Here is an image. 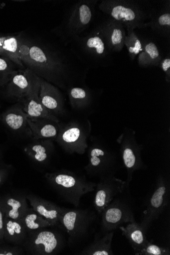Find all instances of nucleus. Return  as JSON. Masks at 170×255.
Returning <instances> with one entry per match:
<instances>
[{
  "mask_svg": "<svg viewBox=\"0 0 170 255\" xmlns=\"http://www.w3.org/2000/svg\"><path fill=\"white\" fill-rule=\"evenodd\" d=\"M19 55L23 65L37 76L59 87L64 86L67 68L58 53L30 42V45L20 46Z\"/></svg>",
  "mask_w": 170,
  "mask_h": 255,
  "instance_id": "1",
  "label": "nucleus"
},
{
  "mask_svg": "<svg viewBox=\"0 0 170 255\" xmlns=\"http://www.w3.org/2000/svg\"><path fill=\"white\" fill-rule=\"evenodd\" d=\"M45 178L66 202L76 207H79L83 196L95 191L96 185L85 176L66 170L47 173Z\"/></svg>",
  "mask_w": 170,
  "mask_h": 255,
  "instance_id": "2",
  "label": "nucleus"
},
{
  "mask_svg": "<svg viewBox=\"0 0 170 255\" xmlns=\"http://www.w3.org/2000/svg\"><path fill=\"white\" fill-rule=\"evenodd\" d=\"M99 9L121 23L126 30L145 28L148 14L136 3L125 0H103Z\"/></svg>",
  "mask_w": 170,
  "mask_h": 255,
  "instance_id": "3",
  "label": "nucleus"
},
{
  "mask_svg": "<svg viewBox=\"0 0 170 255\" xmlns=\"http://www.w3.org/2000/svg\"><path fill=\"white\" fill-rule=\"evenodd\" d=\"M72 40L87 63L93 66L106 67L113 62V53L98 28L85 37L77 36Z\"/></svg>",
  "mask_w": 170,
  "mask_h": 255,
  "instance_id": "4",
  "label": "nucleus"
},
{
  "mask_svg": "<svg viewBox=\"0 0 170 255\" xmlns=\"http://www.w3.org/2000/svg\"><path fill=\"white\" fill-rule=\"evenodd\" d=\"M98 2L97 0H84L74 5L64 22L62 29V34L64 37L74 39L79 36L90 26Z\"/></svg>",
  "mask_w": 170,
  "mask_h": 255,
  "instance_id": "5",
  "label": "nucleus"
},
{
  "mask_svg": "<svg viewBox=\"0 0 170 255\" xmlns=\"http://www.w3.org/2000/svg\"><path fill=\"white\" fill-rule=\"evenodd\" d=\"M121 194L114 198L101 214V229L105 234L125 223L136 221L131 202Z\"/></svg>",
  "mask_w": 170,
  "mask_h": 255,
  "instance_id": "6",
  "label": "nucleus"
},
{
  "mask_svg": "<svg viewBox=\"0 0 170 255\" xmlns=\"http://www.w3.org/2000/svg\"><path fill=\"white\" fill-rule=\"evenodd\" d=\"M88 148L89 162L85 169L88 175L101 178L114 174L117 157L114 152L100 142H94Z\"/></svg>",
  "mask_w": 170,
  "mask_h": 255,
  "instance_id": "7",
  "label": "nucleus"
},
{
  "mask_svg": "<svg viewBox=\"0 0 170 255\" xmlns=\"http://www.w3.org/2000/svg\"><path fill=\"white\" fill-rule=\"evenodd\" d=\"M170 191L169 180L167 177L160 176L155 190L149 200L147 209L143 213L140 224L146 234H147L153 222L159 218L168 206Z\"/></svg>",
  "mask_w": 170,
  "mask_h": 255,
  "instance_id": "8",
  "label": "nucleus"
},
{
  "mask_svg": "<svg viewBox=\"0 0 170 255\" xmlns=\"http://www.w3.org/2000/svg\"><path fill=\"white\" fill-rule=\"evenodd\" d=\"M96 217L94 212L88 210L64 208L60 224L66 230L70 242L74 243L86 236Z\"/></svg>",
  "mask_w": 170,
  "mask_h": 255,
  "instance_id": "9",
  "label": "nucleus"
},
{
  "mask_svg": "<svg viewBox=\"0 0 170 255\" xmlns=\"http://www.w3.org/2000/svg\"><path fill=\"white\" fill-rule=\"evenodd\" d=\"M117 141L120 145L121 157L127 169L128 177L126 181L129 188L133 173L145 167L141 157L142 146L137 142L134 132H125L118 137Z\"/></svg>",
  "mask_w": 170,
  "mask_h": 255,
  "instance_id": "10",
  "label": "nucleus"
},
{
  "mask_svg": "<svg viewBox=\"0 0 170 255\" xmlns=\"http://www.w3.org/2000/svg\"><path fill=\"white\" fill-rule=\"evenodd\" d=\"M88 133L80 124L71 123L60 128L55 139L59 145L67 152L84 154L88 148Z\"/></svg>",
  "mask_w": 170,
  "mask_h": 255,
  "instance_id": "11",
  "label": "nucleus"
},
{
  "mask_svg": "<svg viewBox=\"0 0 170 255\" xmlns=\"http://www.w3.org/2000/svg\"><path fill=\"white\" fill-rule=\"evenodd\" d=\"M128 188L126 181L117 178L114 174L101 177L95 189L94 206L97 212L101 214L114 198L124 193Z\"/></svg>",
  "mask_w": 170,
  "mask_h": 255,
  "instance_id": "12",
  "label": "nucleus"
},
{
  "mask_svg": "<svg viewBox=\"0 0 170 255\" xmlns=\"http://www.w3.org/2000/svg\"><path fill=\"white\" fill-rule=\"evenodd\" d=\"M27 245L30 254L53 255L61 249L63 241L61 237L54 232L41 229L30 232Z\"/></svg>",
  "mask_w": 170,
  "mask_h": 255,
  "instance_id": "13",
  "label": "nucleus"
},
{
  "mask_svg": "<svg viewBox=\"0 0 170 255\" xmlns=\"http://www.w3.org/2000/svg\"><path fill=\"white\" fill-rule=\"evenodd\" d=\"M40 77L33 73L32 84L27 95L17 103H19L29 117L34 119H46L59 123V119L48 112L39 99Z\"/></svg>",
  "mask_w": 170,
  "mask_h": 255,
  "instance_id": "14",
  "label": "nucleus"
},
{
  "mask_svg": "<svg viewBox=\"0 0 170 255\" xmlns=\"http://www.w3.org/2000/svg\"><path fill=\"white\" fill-rule=\"evenodd\" d=\"M39 99L43 107L55 117L65 113L64 100L61 92L52 84L41 78Z\"/></svg>",
  "mask_w": 170,
  "mask_h": 255,
  "instance_id": "15",
  "label": "nucleus"
},
{
  "mask_svg": "<svg viewBox=\"0 0 170 255\" xmlns=\"http://www.w3.org/2000/svg\"><path fill=\"white\" fill-rule=\"evenodd\" d=\"M97 28L102 33L112 53L120 52L123 50L127 32L121 23L110 17Z\"/></svg>",
  "mask_w": 170,
  "mask_h": 255,
  "instance_id": "16",
  "label": "nucleus"
},
{
  "mask_svg": "<svg viewBox=\"0 0 170 255\" xmlns=\"http://www.w3.org/2000/svg\"><path fill=\"white\" fill-rule=\"evenodd\" d=\"M29 117L21 105L17 103L3 112L0 116V120L12 131L31 137L28 123Z\"/></svg>",
  "mask_w": 170,
  "mask_h": 255,
  "instance_id": "17",
  "label": "nucleus"
},
{
  "mask_svg": "<svg viewBox=\"0 0 170 255\" xmlns=\"http://www.w3.org/2000/svg\"><path fill=\"white\" fill-rule=\"evenodd\" d=\"M32 74L28 68L17 70L5 87L6 96L17 102L25 97L31 86Z\"/></svg>",
  "mask_w": 170,
  "mask_h": 255,
  "instance_id": "18",
  "label": "nucleus"
},
{
  "mask_svg": "<svg viewBox=\"0 0 170 255\" xmlns=\"http://www.w3.org/2000/svg\"><path fill=\"white\" fill-rule=\"evenodd\" d=\"M32 209L51 225L55 226L60 224L64 208L33 194L26 196Z\"/></svg>",
  "mask_w": 170,
  "mask_h": 255,
  "instance_id": "19",
  "label": "nucleus"
},
{
  "mask_svg": "<svg viewBox=\"0 0 170 255\" xmlns=\"http://www.w3.org/2000/svg\"><path fill=\"white\" fill-rule=\"evenodd\" d=\"M28 123L33 140L47 138L55 140L60 128L59 123L46 119L29 117Z\"/></svg>",
  "mask_w": 170,
  "mask_h": 255,
  "instance_id": "20",
  "label": "nucleus"
},
{
  "mask_svg": "<svg viewBox=\"0 0 170 255\" xmlns=\"http://www.w3.org/2000/svg\"><path fill=\"white\" fill-rule=\"evenodd\" d=\"M53 140L50 138L33 140L25 147V152L35 163L44 164L53 153L54 145Z\"/></svg>",
  "mask_w": 170,
  "mask_h": 255,
  "instance_id": "21",
  "label": "nucleus"
},
{
  "mask_svg": "<svg viewBox=\"0 0 170 255\" xmlns=\"http://www.w3.org/2000/svg\"><path fill=\"white\" fill-rule=\"evenodd\" d=\"M30 209L26 196L8 198L0 205L4 217L20 222Z\"/></svg>",
  "mask_w": 170,
  "mask_h": 255,
  "instance_id": "22",
  "label": "nucleus"
},
{
  "mask_svg": "<svg viewBox=\"0 0 170 255\" xmlns=\"http://www.w3.org/2000/svg\"><path fill=\"white\" fill-rule=\"evenodd\" d=\"M20 35L0 36V56L10 60L21 69H24L18 53Z\"/></svg>",
  "mask_w": 170,
  "mask_h": 255,
  "instance_id": "23",
  "label": "nucleus"
},
{
  "mask_svg": "<svg viewBox=\"0 0 170 255\" xmlns=\"http://www.w3.org/2000/svg\"><path fill=\"white\" fill-rule=\"evenodd\" d=\"M119 228L136 253L140 251L148 241L146 237L147 234L136 221L128 223L126 227L120 226Z\"/></svg>",
  "mask_w": 170,
  "mask_h": 255,
  "instance_id": "24",
  "label": "nucleus"
},
{
  "mask_svg": "<svg viewBox=\"0 0 170 255\" xmlns=\"http://www.w3.org/2000/svg\"><path fill=\"white\" fill-rule=\"evenodd\" d=\"M151 20L145 27H150L153 31L166 38L170 36V6H166L159 12L151 15Z\"/></svg>",
  "mask_w": 170,
  "mask_h": 255,
  "instance_id": "25",
  "label": "nucleus"
},
{
  "mask_svg": "<svg viewBox=\"0 0 170 255\" xmlns=\"http://www.w3.org/2000/svg\"><path fill=\"white\" fill-rule=\"evenodd\" d=\"M143 51L138 55V62L142 68L158 67L162 60L158 46L153 41L144 43Z\"/></svg>",
  "mask_w": 170,
  "mask_h": 255,
  "instance_id": "26",
  "label": "nucleus"
},
{
  "mask_svg": "<svg viewBox=\"0 0 170 255\" xmlns=\"http://www.w3.org/2000/svg\"><path fill=\"white\" fill-rule=\"evenodd\" d=\"M114 231L106 233L102 238H96L95 241L86 248L81 255H113L112 249V240Z\"/></svg>",
  "mask_w": 170,
  "mask_h": 255,
  "instance_id": "27",
  "label": "nucleus"
},
{
  "mask_svg": "<svg viewBox=\"0 0 170 255\" xmlns=\"http://www.w3.org/2000/svg\"><path fill=\"white\" fill-rule=\"evenodd\" d=\"M28 233L21 222L4 217V237L8 241L20 244L25 242Z\"/></svg>",
  "mask_w": 170,
  "mask_h": 255,
  "instance_id": "28",
  "label": "nucleus"
},
{
  "mask_svg": "<svg viewBox=\"0 0 170 255\" xmlns=\"http://www.w3.org/2000/svg\"><path fill=\"white\" fill-rule=\"evenodd\" d=\"M68 95L72 108L76 110L86 108L91 102L90 92L83 88H71L68 90Z\"/></svg>",
  "mask_w": 170,
  "mask_h": 255,
  "instance_id": "29",
  "label": "nucleus"
},
{
  "mask_svg": "<svg viewBox=\"0 0 170 255\" xmlns=\"http://www.w3.org/2000/svg\"><path fill=\"white\" fill-rule=\"evenodd\" d=\"M25 227L28 233L38 230L47 227L52 226L38 214L34 211L32 208L23 216L20 221Z\"/></svg>",
  "mask_w": 170,
  "mask_h": 255,
  "instance_id": "30",
  "label": "nucleus"
},
{
  "mask_svg": "<svg viewBox=\"0 0 170 255\" xmlns=\"http://www.w3.org/2000/svg\"><path fill=\"white\" fill-rule=\"evenodd\" d=\"M127 36L125 41V46L128 51L131 60H134L143 51V44L135 30H127Z\"/></svg>",
  "mask_w": 170,
  "mask_h": 255,
  "instance_id": "31",
  "label": "nucleus"
},
{
  "mask_svg": "<svg viewBox=\"0 0 170 255\" xmlns=\"http://www.w3.org/2000/svg\"><path fill=\"white\" fill-rule=\"evenodd\" d=\"M17 71L12 62L0 58V87H5Z\"/></svg>",
  "mask_w": 170,
  "mask_h": 255,
  "instance_id": "32",
  "label": "nucleus"
},
{
  "mask_svg": "<svg viewBox=\"0 0 170 255\" xmlns=\"http://www.w3.org/2000/svg\"><path fill=\"white\" fill-rule=\"evenodd\" d=\"M136 255H170L169 249L161 247L150 242L149 241L145 246L138 252Z\"/></svg>",
  "mask_w": 170,
  "mask_h": 255,
  "instance_id": "33",
  "label": "nucleus"
},
{
  "mask_svg": "<svg viewBox=\"0 0 170 255\" xmlns=\"http://www.w3.org/2000/svg\"><path fill=\"white\" fill-rule=\"evenodd\" d=\"M159 67L165 74L166 81L169 83L170 81V57L169 55L162 59Z\"/></svg>",
  "mask_w": 170,
  "mask_h": 255,
  "instance_id": "34",
  "label": "nucleus"
},
{
  "mask_svg": "<svg viewBox=\"0 0 170 255\" xmlns=\"http://www.w3.org/2000/svg\"><path fill=\"white\" fill-rule=\"evenodd\" d=\"M18 249H1L0 250V255H18V254H20V252H18Z\"/></svg>",
  "mask_w": 170,
  "mask_h": 255,
  "instance_id": "35",
  "label": "nucleus"
},
{
  "mask_svg": "<svg viewBox=\"0 0 170 255\" xmlns=\"http://www.w3.org/2000/svg\"><path fill=\"white\" fill-rule=\"evenodd\" d=\"M4 216L0 210V238L2 239L4 238Z\"/></svg>",
  "mask_w": 170,
  "mask_h": 255,
  "instance_id": "36",
  "label": "nucleus"
},
{
  "mask_svg": "<svg viewBox=\"0 0 170 255\" xmlns=\"http://www.w3.org/2000/svg\"><path fill=\"white\" fill-rule=\"evenodd\" d=\"M8 174V171L5 168L0 167V184L4 182L7 177Z\"/></svg>",
  "mask_w": 170,
  "mask_h": 255,
  "instance_id": "37",
  "label": "nucleus"
},
{
  "mask_svg": "<svg viewBox=\"0 0 170 255\" xmlns=\"http://www.w3.org/2000/svg\"><path fill=\"white\" fill-rule=\"evenodd\" d=\"M1 240V238H0V240Z\"/></svg>",
  "mask_w": 170,
  "mask_h": 255,
  "instance_id": "38",
  "label": "nucleus"
},
{
  "mask_svg": "<svg viewBox=\"0 0 170 255\" xmlns=\"http://www.w3.org/2000/svg\"></svg>",
  "mask_w": 170,
  "mask_h": 255,
  "instance_id": "39",
  "label": "nucleus"
}]
</instances>
